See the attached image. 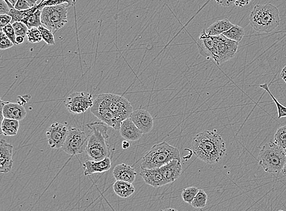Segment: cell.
<instances>
[{"instance_id":"6da1fadb","label":"cell","mask_w":286,"mask_h":211,"mask_svg":"<svg viewBox=\"0 0 286 211\" xmlns=\"http://www.w3.org/2000/svg\"><path fill=\"white\" fill-rule=\"evenodd\" d=\"M192 151L200 160L212 165L219 163L225 155L226 143L220 135L204 130L193 139Z\"/></svg>"},{"instance_id":"7a4b0ae2","label":"cell","mask_w":286,"mask_h":211,"mask_svg":"<svg viewBox=\"0 0 286 211\" xmlns=\"http://www.w3.org/2000/svg\"><path fill=\"white\" fill-rule=\"evenodd\" d=\"M280 11L271 3L257 4L250 15V23L255 30L270 33L280 23Z\"/></svg>"},{"instance_id":"3957f363","label":"cell","mask_w":286,"mask_h":211,"mask_svg":"<svg viewBox=\"0 0 286 211\" xmlns=\"http://www.w3.org/2000/svg\"><path fill=\"white\" fill-rule=\"evenodd\" d=\"M91 135L88 139L86 153L93 160L101 161L110 155V149L108 143V128L104 122L90 123Z\"/></svg>"},{"instance_id":"277c9868","label":"cell","mask_w":286,"mask_h":211,"mask_svg":"<svg viewBox=\"0 0 286 211\" xmlns=\"http://www.w3.org/2000/svg\"><path fill=\"white\" fill-rule=\"evenodd\" d=\"M174 159L181 160L180 151L178 148L164 141L152 147L151 150L143 157L140 167L141 169L161 167Z\"/></svg>"},{"instance_id":"5b68a950","label":"cell","mask_w":286,"mask_h":211,"mask_svg":"<svg viewBox=\"0 0 286 211\" xmlns=\"http://www.w3.org/2000/svg\"><path fill=\"white\" fill-rule=\"evenodd\" d=\"M258 161L259 166L266 172L278 174L282 171L286 163L285 149L275 142L269 141L261 148Z\"/></svg>"},{"instance_id":"8992f818","label":"cell","mask_w":286,"mask_h":211,"mask_svg":"<svg viewBox=\"0 0 286 211\" xmlns=\"http://www.w3.org/2000/svg\"><path fill=\"white\" fill-rule=\"evenodd\" d=\"M92 129L89 124L79 128H69V132L63 148V151L70 155L82 154L86 151L88 139Z\"/></svg>"},{"instance_id":"52a82bcc","label":"cell","mask_w":286,"mask_h":211,"mask_svg":"<svg viewBox=\"0 0 286 211\" xmlns=\"http://www.w3.org/2000/svg\"><path fill=\"white\" fill-rule=\"evenodd\" d=\"M68 5L65 4L45 6L42 9V25L56 33L68 22Z\"/></svg>"},{"instance_id":"ba28073f","label":"cell","mask_w":286,"mask_h":211,"mask_svg":"<svg viewBox=\"0 0 286 211\" xmlns=\"http://www.w3.org/2000/svg\"><path fill=\"white\" fill-rule=\"evenodd\" d=\"M238 48L239 42L229 39L222 34L215 36L211 60L218 65H221L233 59Z\"/></svg>"},{"instance_id":"9c48e42d","label":"cell","mask_w":286,"mask_h":211,"mask_svg":"<svg viewBox=\"0 0 286 211\" xmlns=\"http://www.w3.org/2000/svg\"><path fill=\"white\" fill-rule=\"evenodd\" d=\"M90 111L93 115L104 124L116 130H120L121 121L109 108L102 94H99L94 99Z\"/></svg>"},{"instance_id":"30bf717a","label":"cell","mask_w":286,"mask_h":211,"mask_svg":"<svg viewBox=\"0 0 286 211\" xmlns=\"http://www.w3.org/2000/svg\"><path fill=\"white\" fill-rule=\"evenodd\" d=\"M94 98L87 92H75L70 94L66 99L65 105L70 113L78 115L85 113L92 107Z\"/></svg>"},{"instance_id":"8fae6325","label":"cell","mask_w":286,"mask_h":211,"mask_svg":"<svg viewBox=\"0 0 286 211\" xmlns=\"http://www.w3.org/2000/svg\"><path fill=\"white\" fill-rule=\"evenodd\" d=\"M109 108L118 116L121 122L130 118L133 113V106L127 99L115 94H102Z\"/></svg>"},{"instance_id":"7c38bea8","label":"cell","mask_w":286,"mask_h":211,"mask_svg":"<svg viewBox=\"0 0 286 211\" xmlns=\"http://www.w3.org/2000/svg\"><path fill=\"white\" fill-rule=\"evenodd\" d=\"M69 127L60 122L53 123L46 133L48 141L51 149L63 148L67 137Z\"/></svg>"},{"instance_id":"4fadbf2b","label":"cell","mask_w":286,"mask_h":211,"mask_svg":"<svg viewBox=\"0 0 286 211\" xmlns=\"http://www.w3.org/2000/svg\"><path fill=\"white\" fill-rule=\"evenodd\" d=\"M1 120L4 118L20 121L25 119L27 113L23 105L19 103H12L1 100Z\"/></svg>"},{"instance_id":"5bb4252c","label":"cell","mask_w":286,"mask_h":211,"mask_svg":"<svg viewBox=\"0 0 286 211\" xmlns=\"http://www.w3.org/2000/svg\"><path fill=\"white\" fill-rule=\"evenodd\" d=\"M130 118L143 134H149L153 129V118L149 111L144 109L133 111Z\"/></svg>"},{"instance_id":"9a60e30c","label":"cell","mask_w":286,"mask_h":211,"mask_svg":"<svg viewBox=\"0 0 286 211\" xmlns=\"http://www.w3.org/2000/svg\"><path fill=\"white\" fill-rule=\"evenodd\" d=\"M14 147L5 139L2 138L0 141V172L8 173L11 171L13 166Z\"/></svg>"},{"instance_id":"2e32d148","label":"cell","mask_w":286,"mask_h":211,"mask_svg":"<svg viewBox=\"0 0 286 211\" xmlns=\"http://www.w3.org/2000/svg\"><path fill=\"white\" fill-rule=\"evenodd\" d=\"M181 160L174 159L160 168L167 184L176 181L182 173L183 167Z\"/></svg>"},{"instance_id":"e0dca14e","label":"cell","mask_w":286,"mask_h":211,"mask_svg":"<svg viewBox=\"0 0 286 211\" xmlns=\"http://www.w3.org/2000/svg\"><path fill=\"white\" fill-rule=\"evenodd\" d=\"M140 175L144 179L145 183L150 185V186L159 187L165 186L167 184L159 167L142 169Z\"/></svg>"},{"instance_id":"ac0fdd59","label":"cell","mask_w":286,"mask_h":211,"mask_svg":"<svg viewBox=\"0 0 286 211\" xmlns=\"http://www.w3.org/2000/svg\"><path fill=\"white\" fill-rule=\"evenodd\" d=\"M111 160L108 156L101 161L89 160L83 164V167L84 170V175L100 174L108 171L111 168Z\"/></svg>"},{"instance_id":"d6986e66","label":"cell","mask_w":286,"mask_h":211,"mask_svg":"<svg viewBox=\"0 0 286 211\" xmlns=\"http://www.w3.org/2000/svg\"><path fill=\"white\" fill-rule=\"evenodd\" d=\"M119 131H120L121 137L130 141H137L144 134L138 129L130 118L123 120L121 122Z\"/></svg>"},{"instance_id":"ffe728a7","label":"cell","mask_w":286,"mask_h":211,"mask_svg":"<svg viewBox=\"0 0 286 211\" xmlns=\"http://www.w3.org/2000/svg\"><path fill=\"white\" fill-rule=\"evenodd\" d=\"M215 42V36L206 34L205 30L200 35L197 41L199 53L202 57L211 60L212 51Z\"/></svg>"},{"instance_id":"44dd1931","label":"cell","mask_w":286,"mask_h":211,"mask_svg":"<svg viewBox=\"0 0 286 211\" xmlns=\"http://www.w3.org/2000/svg\"><path fill=\"white\" fill-rule=\"evenodd\" d=\"M137 172L134 167L126 164L117 165L113 170V176L116 180L132 182L135 181Z\"/></svg>"},{"instance_id":"7402d4cb","label":"cell","mask_w":286,"mask_h":211,"mask_svg":"<svg viewBox=\"0 0 286 211\" xmlns=\"http://www.w3.org/2000/svg\"><path fill=\"white\" fill-rule=\"evenodd\" d=\"M113 189L117 196L122 198L130 197L135 193V187L132 182L116 180Z\"/></svg>"},{"instance_id":"603a6c76","label":"cell","mask_w":286,"mask_h":211,"mask_svg":"<svg viewBox=\"0 0 286 211\" xmlns=\"http://www.w3.org/2000/svg\"><path fill=\"white\" fill-rule=\"evenodd\" d=\"M234 25L228 19L216 21L213 25H211L207 29L205 30L206 34L212 35V36H218L223 34V32L227 31Z\"/></svg>"},{"instance_id":"cb8c5ba5","label":"cell","mask_w":286,"mask_h":211,"mask_svg":"<svg viewBox=\"0 0 286 211\" xmlns=\"http://www.w3.org/2000/svg\"><path fill=\"white\" fill-rule=\"evenodd\" d=\"M20 123L19 121L4 118L1 121V134L7 136H13L17 135Z\"/></svg>"},{"instance_id":"d4e9b609","label":"cell","mask_w":286,"mask_h":211,"mask_svg":"<svg viewBox=\"0 0 286 211\" xmlns=\"http://www.w3.org/2000/svg\"><path fill=\"white\" fill-rule=\"evenodd\" d=\"M37 6L38 4H36L32 8L23 11H19L14 8L11 9L9 15H11L12 18H13L12 19L11 24H13L14 22H17V21H20V22L25 23L27 18L37 10Z\"/></svg>"},{"instance_id":"484cf974","label":"cell","mask_w":286,"mask_h":211,"mask_svg":"<svg viewBox=\"0 0 286 211\" xmlns=\"http://www.w3.org/2000/svg\"><path fill=\"white\" fill-rule=\"evenodd\" d=\"M222 35L233 41L240 42L244 37V28L238 25H233L227 31L223 32Z\"/></svg>"},{"instance_id":"4316f807","label":"cell","mask_w":286,"mask_h":211,"mask_svg":"<svg viewBox=\"0 0 286 211\" xmlns=\"http://www.w3.org/2000/svg\"><path fill=\"white\" fill-rule=\"evenodd\" d=\"M42 11L37 9L35 13L31 15L26 20L25 24L27 26L29 29L32 28H39L42 25L41 21Z\"/></svg>"},{"instance_id":"83f0119b","label":"cell","mask_w":286,"mask_h":211,"mask_svg":"<svg viewBox=\"0 0 286 211\" xmlns=\"http://www.w3.org/2000/svg\"><path fill=\"white\" fill-rule=\"evenodd\" d=\"M207 201V195L202 189H199L196 196H195L191 205L197 209L203 208L206 206Z\"/></svg>"},{"instance_id":"f1b7e54d","label":"cell","mask_w":286,"mask_h":211,"mask_svg":"<svg viewBox=\"0 0 286 211\" xmlns=\"http://www.w3.org/2000/svg\"><path fill=\"white\" fill-rule=\"evenodd\" d=\"M259 87L262 88V89L265 90L267 92H268L269 95L270 96L271 99H273L274 103H275L276 107H277L278 109V119H281V118L286 117V106H284L282 105V104L279 103L277 99H276L275 97H274L272 93H271V91H270V90H269L268 85L265 84L260 85Z\"/></svg>"},{"instance_id":"f546056e","label":"cell","mask_w":286,"mask_h":211,"mask_svg":"<svg viewBox=\"0 0 286 211\" xmlns=\"http://www.w3.org/2000/svg\"><path fill=\"white\" fill-rule=\"evenodd\" d=\"M40 33H41L42 39L49 46H53L56 44L54 39V33L51 30L48 29L44 26H40L39 28Z\"/></svg>"},{"instance_id":"4dcf8cb0","label":"cell","mask_w":286,"mask_h":211,"mask_svg":"<svg viewBox=\"0 0 286 211\" xmlns=\"http://www.w3.org/2000/svg\"><path fill=\"white\" fill-rule=\"evenodd\" d=\"M199 191V189L196 187H187L183 191L181 196H182L183 200L185 202L191 205L193 200L196 196L198 192Z\"/></svg>"},{"instance_id":"1f68e13d","label":"cell","mask_w":286,"mask_h":211,"mask_svg":"<svg viewBox=\"0 0 286 211\" xmlns=\"http://www.w3.org/2000/svg\"><path fill=\"white\" fill-rule=\"evenodd\" d=\"M274 142L284 149H286V125H284L277 130Z\"/></svg>"},{"instance_id":"d6a6232c","label":"cell","mask_w":286,"mask_h":211,"mask_svg":"<svg viewBox=\"0 0 286 211\" xmlns=\"http://www.w3.org/2000/svg\"><path fill=\"white\" fill-rule=\"evenodd\" d=\"M77 0H47L38 4V9L42 10L45 6L57 5L60 4H67L68 6H74Z\"/></svg>"},{"instance_id":"836d02e7","label":"cell","mask_w":286,"mask_h":211,"mask_svg":"<svg viewBox=\"0 0 286 211\" xmlns=\"http://www.w3.org/2000/svg\"><path fill=\"white\" fill-rule=\"evenodd\" d=\"M27 39L31 44H37L42 42V36L39 28H32L29 29L27 33Z\"/></svg>"},{"instance_id":"e575fe53","label":"cell","mask_w":286,"mask_h":211,"mask_svg":"<svg viewBox=\"0 0 286 211\" xmlns=\"http://www.w3.org/2000/svg\"><path fill=\"white\" fill-rule=\"evenodd\" d=\"M14 30H15L16 36L21 35L24 37H27V33L29 28H28L27 26L23 22L20 21H17L13 23Z\"/></svg>"},{"instance_id":"d590c367","label":"cell","mask_w":286,"mask_h":211,"mask_svg":"<svg viewBox=\"0 0 286 211\" xmlns=\"http://www.w3.org/2000/svg\"><path fill=\"white\" fill-rule=\"evenodd\" d=\"M0 38H1L0 39V49L1 51L6 50V49L11 48L14 46V43L1 30L0 32Z\"/></svg>"},{"instance_id":"8d00e7d4","label":"cell","mask_w":286,"mask_h":211,"mask_svg":"<svg viewBox=\"0 0 286 211\" xmlns=\"http://www.w3.org/2000/svg\"><path fill=\"white\" fill-rule=\"evenodd\" d=\"M1 30H3L4 34L11 39V41L14 43V45H17L16 32L15 30H14L13 26L11 23L6 25V27H4L3 29Z\"/></svg>"},{"instance_id":"74e56055","label":"cell","mask_w":286,"mask_h":211,"mask_svg":"<svg viewBox=\"0 0 286 211\" xmlns=\"http://www.w3.org/2000/svg\"><path fill=\"white\" fill-rule=\"evenodd\" d=\"M14 8L19 11L27 10V9L32 8L28 3V0H18L17 3H16Z\"/></svg>"},{"instance_id":"f35d334b","label":"cell","mask_w":286,"mask_h":211,"mask_svg":"<svg viewBox=\"0 0 286 211\" xmlns=\"http://www.w3.org/2000/svg\"><path fill=\"white\" fill-rule=\"evenodd\" d=\"M12 16L9 14H4V15H0V28L1 30L3 29L6 25L10 24L12 21Z\"/></svg>"},{"instance_id":"ab89813d","label":"cell","mask_w":286,"mask_h":211,"mask_svg":"<svg viewBox=\"0 0 286 211\" xmlns=\"http://www.w3.org/2000/svg\"><path fill=\"white\" fill-rule=\"evenodd\" d=\"M10 7L4 0H0V15L9 14L11 11Z\"/></svg>"},{"instance_id":"60d3db41","label":"cell","mask_w":286,"mask_h":211,"mask_svg":"<svg viewBox=\"0 0 286 211\" xmlns=\"http://www.w3.org/2000/svg\"><path fill=\"white\" fill-rule=\"evenodd\" d=\"M219 5L223 7H230L235 4V0H215Z\"/></svg>"},{"instance_id":"b9f144b4","label":"cell","mask_w":286,"mask_h":211,"mask_svg":"<svg viewBox=\"0 0 286 211\" xmlns=\"http://www.w3.org/2000/svg\"><path fill=\"white\" fill-rule=\"evenodd\" d=\"M252 0H235V4L239 8L248 5Z\"/></svg>"},{"instance_id":"7bdbcfd3","label":"cell","mask_w":286,"mask_h":211,"mask_svg":"<svg viewBox=\"0 0 286 211\" xmlns=\"http://www.w3.org/2000/svg\"><path fill=\"white\" fill-rule=\"evenodd\" d=\"M25 41V37L23 36H21V35H18V36H16V44L17 45H20L23 44L24 42Z\"/></svg>"},{"instance_id":"ee69618b","label":"cell","mask_w":286,"mask_h":211,"mask_svg":"<svg viewBox=\"0 0 286 211\" xmlns=\"http://www.w3.org/2000/svg\"><path fill=\"white\" fill-rule=\"evenodd\" d=\"M121 146H122V148L126 150V149H128L130 148L131 144L130 142H129L128 140L126 139L125 141L122 142V145Z\"/></svg>"},{"instance_id":"f6af8a7d","label":"cell","mask_w":286,"mask_h":211,"mask_svg":"<svg viewBox=\"0 0 286 211\" xmlns=\"http://www.w3.org/2000/svg\"><path fill=\"white\" fill-rule=\"evenodd\" d=\"M281 77L286 84V65L285 66V67L283 69L282 72L281 73Z\"/></svg>"},{"instance_id":"bcb514c9","label":"cell","mask_w":286,"mask_h":211,"mask_svg":"<svg viewBox=\"0 0 286 211\" xmlns=\"http://www.w3.org/2000/svg\"><path fill=\"white\" fill-rule=\"evenodd\" d=\"M28 3H29L31 8H33V6L36 5L37 4V1L39 0H28Z\"/></svg>"},{"instance_id":"7dc6e473","label":"cell","mask_w":286,"mask_h":211,"mask_svg":"<svg viewBox=\"0 0 286 211\" xmlns=\"http://www.w3.org/2000/svg\"><path fill=\"white\" fill-rule=\"evenodd\" d=\"M9 1L14 7L16 3H17L18 0H9Z\"/></svg>"},{"instance_id":"c3c4849f","label":"cell","mask_w":286,"mask_h":211,"mask_svg":"<svg viewBox=\"0 0 286 211\" xmlns=\"http://www.w3.org/2000/svg\"><path fill=\"white\" fill-rule=\"evenodd\" d=\"M281 172H282L283 174L284 175H285V177H286V163L285 164V167H284V168L282 170V171H281Z\"/></svg>"},{"instance_id":"681fc988","label":"cell","mask_w":286,"mask_h":211,"mask_svg":"<svg viewBox=\"0 0 286 211\" xmlns=\"http://www.w3.org/2000/svg\"><path fill=\"white\" fill-rule=\"evenodd\" d=\"M4 1H5L7 3H8V5L9 6V7H10L11 8H14V7L13 5H12V4L10 3H9V0H4Z\"/></svg>"},{"instance_id":"f907efd6","label":"cell","mask_w":286,"mask_h":211,"mask_svg":"<svg viewBox=\"0 0 286 211\" xmlns=\"http://www.w3.org/2000/svg\"><path fill=\"white\" fill-rule=\"evenodd\" d=\"M45 1H47V0H42L41 2H40V3H43V2H44Z\"/></svg>"},{"instance_id":"816d5d0a","label":"cell","mask_w":286,"mask_h":211,"mask_svg":"<svg viewBox=\"0 0 286 211\" xmlns=\"http://www.w3.org/2000/svg\"><path fill=\"white\" fill-rule=\"evenodd\" d=\"M285 151L286 155V149H285Z\"/></svg>"}]
</instances>
